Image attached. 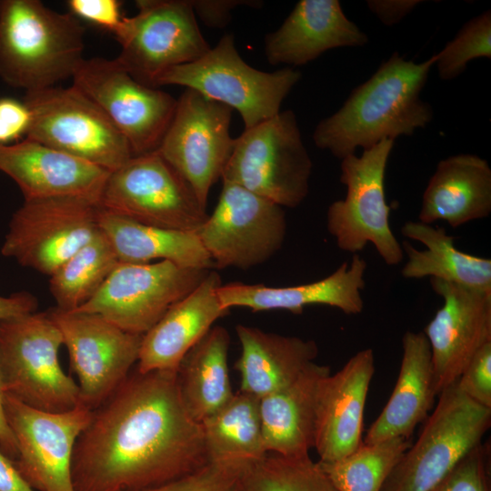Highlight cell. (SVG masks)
<instances>
[{
    "label": "cell",
    "instance_id": "5bb4252c",
    "mask_svg": "<svg viewBox=\"0 0 491 491\" xmlns=\"http://www.w3.org/2000/svg\"><path fill=\"white\" fill-rule=\"evenodd\" d=\"M209 271L169 261L119 262L94 297L75 311L99 315L126 332L143 336Z\"/></svg>",
    "mask_w": 491,
    "mask_h": 491
},
{
    "label": "cell",
    "instance_id": "1f68e13d",
    "mask_svg": "<svg viewBox=\"0 0 491 491\" xmlns=\"http://www.w3.org/2000/svg\"><path fill=\"white\" fill-rule=\"evenodd\" d=\"M208 462L255 461L267 453L264 447L260 399L239 391L201 423Z\"/></svg>",
    "mask_w": 491,
    "mask_h": 491
},
{
    "label": "cell",
    "instance_id": "8992f818",
    "mask_svg": "<svg viewBox=\"0 0 491 491\" xmlns=\"http://www.w3.org/2000/svg\"><path fill=\"white\" fill-rule=\"evenodd\" d=\"M312 167L296 115L286 110L235 138L221 179L295 208L308 194Z\"/></svg>",
    "mask_w": 491,
    "mask_h": 491
},
{
    "label": "cell",
    "instance_id": "74e56055",
    "mask_svg": "<svg viewBox=\"0 0 491 491\" xmlns=\"http://www.w3.org/2000/svg\"><path fill=\"white\" fill-rule=\"evenodd\" d=\"M430 491H491L489 444L474 448Z\"/></svg>",
    "mask_w": 491,
    "mask_h": 491
},
{
    "label": "cell",
    "instance_id": "8d00e7d4",
    "mask_svg": "<svg viewBox=\"0 0 491 491\" xmlns=\"http://www.w3.org/2000/svg\"><path fill=\"white\" fill-rule=\"evenodd\" d=\"M249 462L211 461L179 479L138 491H232L235 481Z\"/></svg>",
    "mask_w": 491,
    "mask_h": 491
},
{
    "label": "cell",
    "instance_id": "7a4b0ae2",
    "mask_svg": "<svg viewBox=\"0 0 491 491\" xmlns=\"http://www.w3.org/2000/svg\"><path fill=\"white\" fill-rule=\"evenodd\" d=\"M435 60L433 55L415 63L392 54L336 113L318 123L313 134L316 145L342 160L357 147L366 150L426 126L433 109L420 95Z\"/></svg>",
    "mask_w": 491,
    "mask_h": 491
},
{
    "label": "cell",
    "instance_id": "277c9868",
    "mask_svg": "<svg viewBox=\"0 0 491 491\" xmlns=\"http://www.w3.org/2000/svg\"><path fill=\"white\" fill-rule=\"evenodd\" d=\"M62 346V335L48 311L0 321V368L5 395L51 413L80 405L78 386L60 365Z\"/></svg>",
    "mask_w": 491,
    "mask_h": 491
},
{
    "label": "cell",
    "instance_id": "9a60e30c",
    "mask_svg": "<svg viewBox=\"0 0 491 491\" xmlns=\"http://www.w3.org/2000/svg\"><path fill=\"white\" fill-rule=\"evenodd\" d=\"M98 208L77 197L24 201L11 217L1 254L50 276L99 231Z\"/></svg>",
    "mask_w": 491,
    "mask_h": 491
},
{
    "label": "cell",
    "instance_id": "d6986e66",
    "mask_svg": "<svg viewBox=\"0 0 491 491\" xmlns=\"http://www.w3.org/2000/svg\"><path fill=\"white\" fill-rule=\"evenodd\" d=\"M443 306L426 326L437 396L491 343V292L430 278Z\"/></svg>",
    "mask_w": 491,
    "mask_h": 491
},
{
    "label": "cell",
    "instance_id": "7c38bea8",
    "mask_svg": "<svg viewBox=\"0 0 491 491\" xmlns=\"http://www.w3.org/2000/svg\"><path fill=\"white\" fill-rule=\"evenodd\" d=\"M117 40V62L139 83L155 87L168 69L194 62L211 47L189 0H137Z\"/></svg>",
    "mask_w": 491,
    "mask_h": 491
},
{
    "label": "cell",
    "instance_id": "44dd1931",
    "mask_svg": "<svg viewBox=\"0 0 491 491\" xmlns=\"http://www.w3.org/2000/svg\"><path fill=\"white\" fill-rule=\"evenodd\" d=\"M375 372L371 348L355 354L319 388L315 445L319 461L334 462L363 444V423L368 389Z\"/></svg>",
    "mask_w": 491,
    "mask_h": 491
},
{
    "label": "cell",
    "instance_id": "d4e9b609",
    "mask_svg": "<svg viewBox=\"0 0 491 491\" xmlns=\"http://www.w3.org/2000/svg\"><path fill=\"white\" fill-rule=\"evenodd\" d=\"M396 383L381 413L368 428L363 443L411 436L424 422L437 396L431 350L423 332L406 331Z\"/></svg>",
    "mask_w": 491,
    "mask_h": 491
},
{
    "label": "cell",
    "instance_id": "ba28073f",
    "mask_svg": "<svg viewBox=\"0 0 491 491\" xmlns=\"http://www.w3.org/2000/svg\"><path fill=\"white\" fill-rule=\"evenodd\" d=\"M393 146V140H383L360 156L343 158L340 181L346 195L334 201L326 212L327 231L339 249L356 255L371 243L388 266H397L404 258L402 246L390 227L391 208L385 193L386 168Z\"/></svg>",
    "mask_w": 491,
    "mask_h": 491
},
{
    "label": "cell",
    "instance_id": "4fadbf2b",
    "mask_svg": "<svg viewBox=\"0 0 491 491\" xmlns=\"http://www.w3.org/2000/svg\"><path fill=\"white\" fill-rule=\"evenodd\" d=\"M222 182L217 205L195 233L218 268L261 265L283 246L284 207L236 184Z\"/></svg>",
    "mask_w": 491,
    "mask_h": 491
},
{
    "label": "cell",
    "instance_id": "f546056e",
    "mask_svg": "<svg viewBox=\"0 0 491 491\" xmlns=\"http://www.w3.org/2000/svg\"><path fill=\"white\" fill-rule=\"evenodd\" d=\"M98 225L112 243L120 262L169 261L210 270L214 263L195 231L142 225L99 206Z\"/></svg>",
    "mask_w": 491,
    "mask_h": 491
},
{
    "label": "cell",
    "instance_id": "7bdbcfd3",
    "mask_svg": "<svg viewBox=\"0 0 491 491\" xmlns=\"http://www.w3.org/2000/svg\"><path fill=\"white\" fill-rule=\"evenodd\" d=\"M368 8L386 25L397 24L407 15L419 0H371L366 2Z\"/></svg>",
    "mask_w": 491,
    "mask_h": 491
},
{
    "label": "cell",
    "instance_id": "ffe728a7",
    "mask_svg": "<svg viewBox=\"0 0 491 491\" xmlns=\"http://www.w3.org/2000/svg\"><path fill=\"white\" fill-rule=\"evenodd\" d=\"M0 171L16 183L25 201L77 197L98 205L110 174L27 137L0 145Z\"/></svg>",
    "mask_w": 491,
    "mask_h": 491
},
{
    "label": "cell",
    "instance_id": "8fae6325",
    "mask_svg": "<svg viewBox=\"0 0 491 491\" xmlns=\"http://www.w3.org/2000/svg\"><path fill=\"white\" fill-rule=\"evenodd\" d=\"M72 79L124 135L134 156L158 149L177 99L137 82L115 58H84Z\"/></svg>",
    "mask_w": 491,
    "mask_h": 491
},
{
    "label": "cell",
    "instance_id": "cb8c5ba5",
    "mask_svg": "<svg viewBox=\"0 0 491 491\" xmlns=\"http://www.w3.org/2000/svg\"><path fill=\"white\" fill-rule=\"evenodd\" d=\"M221 285L220 276L210 270L192 292L143 335L136 366L140 373L177 370L186 353L228 313L218 298Z\"/></svg>",
    "mask_w": 491,
    "mask_h": 491
},
{
    "label": "cell",
    "instance_id": "d6a6232c",
    "mask_svg": "<svg viewBox=\"0 0 491 491\" xmlns=\"http://www.w3.org/2000/svg\"><path fill=\"white\" fill-rule=\"evenodd\" d=\"M115 250L100 230L49 276L56 308L75 311L99 291L119 263Z\"/></svg>",
    "mask_w": 491,
    "mask_h": 491
},
{
    "label": "cell",
    "instance_id": "83f0119b",
    "mask_svg": "<svg viewBox=\"0 0 491 491\" xmlns=\"http://www.w3.org/2000/svg\"><path fill=\"white\" fill-rule=\"evenodd\" d=\"M241 355L235 362L240 391L259 399L293 383L316 358L314 340L286 336L237 325Z\"/></svg>",
    "mask_w": 491,
    "mask_h": 491
},
{
    "label": "cell",
    "instance_id": "f35d334b",
    "mask_svg": "<svg viewBox=\"0 0 491 491\" xmlns=\"http://www.w3.org/2000/svg\"><path fill=\"white\" fill-rule=\"evenodd\" d=\"M456 385L468 398L491 408V343L476 353Z\"/></svg>",
    "mask_w": 491,
    "mask_h": 491
},
{
    "label": "cell",
    "instance_id": "3957f363",
    "mask_svg": "<svg viewBox=\"0 0 491 491\" xmlns=\"http://www.w3.org/2000/svg\"><path fill=\"white\" fill-rule=\"evenodd\" d=\"M85 27L39 0L0 1V77L25 94L73 77L84 60Z\"/></svg>",
    "mask_w": 491,
    "mask_h": 491
},
{
    "label": "cell",
    "instance_id": "ee69618b",
    "mask_svg": "<svg viewBox=\"0 0 491 491\" xmlns=\"http://www.w3.org/2000/svg\"><path fill=\"white\" fill-rule=\"evenodd\" d=\"M37 307L36 297L25 291L0 296V321L36 312Z\"/></svg>",
    "mask_w": 491,
    "mask_h": 491
},
{
    "label": "cell",
    "instance_id": "836d02e7",
    "mask_svg": "<svg viewBox=\"0 0 491 491\" xmlns=\"http://www.w3.org/2000/svg\"><path fill=\"white\" fill-rule=\"evenodd\" d=\"M411 443L406 437L363 443L341 459L318 464L337 491H381Z\"/></svg>",
    "mask_w": 491,
    "mask_h": 491
},
{
    "label": "cell",
    "instance_id": "6da1fadb",
    "mask_svg": "<svg viewBox=\"0 0 491 491\" xmlns=\"http://www.w3.org/2000/svg\"><path fill=\"white\" fill-rule=\"evenodd\" d=\"M207 460L203 428L185 410L176 371L130 372L76 439L75 491H138L179 479Z\"/></svg>",
    "mask_w": 491,
    "mask_h": 491
},
{
    "label": "cell",
    "instance_id": "30bf717a",
    "mask_svg": "<svg viewBox=\"0 0 491 491\" xmlns=\"http://www.w3.org/2000/svg\"><path fill=\"white\" fill-rule=\"evenodd\" d=\"M99 206L136 223L196 231L208 215L189 184L157 152L133 156L111 172Z\"/></svg>",
    "mask_w": 491,
    "mask_h": 491
},
{
    "label": "cell",
    "instance_id": "60d3db41",
    "mask_svg": "<svg viewBox=\"0 0 491 491\" xmlns=\"http://www.w3.org/2000/svg\"><path fill=\"white\" fill-rule=\"evenodd\" d=\"M31 112L24 101L12 97L0 98V145L18 142L27 135L31 125Z\"/></svg>",
    "mask_w": 491,
    "mask_h": 491
},
{
    "label": "cell",
    "instance_id": "4dcf8cb0",
    "mask_svg": "<svg viewBox=\"0 0 491 491\" xmlns=\"http://www.w3.org/2000/svg\"><path fill=\"white\" fill-rule=\"evenodd\" d=\"M229 343L227 330L214 326L186 353L177 367L183 405L198 423L234 396L227 365Z\"/></svg>",
    "mask_w": 491,
    "mask_h": 491
},
{
    "label": "cell",
    "instance_id": "ab89813d",
    "mask_svg": "<svg viewBox=\"0 0 491 491\" xmlns=\"http://www.w3.org/2000/svg\"><path fill=\"white\" fill-rule=\"evenodd\" d=\"M67 5L75 17L102 27L115 36L122 35L126 17L122 15L117 0H69Z\"/></svg>",
    "mask_w": 491,
    "mask_h": 491
},
{
    "label": "cell",
    "instance_id": "f1b7e54d",
    "mask_svg": "<svg viewBox=\"0 0 491 491\" xmlns=\"http://www.w3.org/2000/svg\"><path fill=\"white\" fill-rule=\"evenodd\" d=\"M402 235L426 246L419 250L404 241L407 261L401 269L406 279L430 277L491 292V260L465 253L455 246V236L440 226L420 221H406Z\"/></svg>",
    "mask_w": 491,
    "mask_h": 491
},
{
    "label": "cell",
    "instance_id": "2e32d148",
    "mask_svg": "<svg viewBox=\"0 0 491 491\" xmlns=\"http://www.w3.org/2000/svg\"><path fill=\"white\" fill-rule=\"evenodd\" d=\"M232 113L229 106L186 88L156 150L205 207L210 189L221 179L234 149Z\"/></svg>",
    "mask_w": 491,
    "mask_h": 491
},
{
    "label": "cell",
    "instance_id": "4316f807",
    "mask_svg": "<svg viewBox=\"0 0 491 491\" xmlns=\"http://www.w3.org/2000/svg\"><path fill=\"white\" fill-rule=\"evenodd\" d=\"M330 374L311 363L289 386L260 399L264 447L284 456H308L314 447L320 385Z\"/></svg>",
    "mask_w": 491,
    "mask_h": 491
},
{
    "label": "cell",
    "instance_id": "9c48e42d",
    "mask_svg": "<svg viewBox=\"0 0 491 491\" xmlns=\"http://www.w3.org/2000/svg\"><path fill=\"white\" fill-rule=\"evenodd\" d=\"M24 102L32 116L25 136L29 139L110 173L134 156L106 115L74 85L25 94Z\"/></svg>",
    "mask_w": 491,
    "mask_h": 491
},
{
    "label": "cell",
    "instance_id": "484cf974",
    "mask_svg": "<svg viewBox=\"0 0 491 491\" xmlns=\"http://www.w3.org/2000/svg\"><path fill=\"white\" fill-rule=\"evenodd\" d=\"M491 213V168L478 155L459 154L438 162L423 193L418 221L458 227Z\"/></svg>",
    "mask_w": 491,
    "mask_h": 491
},
{
    "label": "cell",
    "instance_id": "603a6c76",
    "mask_svg": "<svg viewBox=\"0 0 491 491\" xmlns=\"http://www.w3.org/2000/svg\"><path fill=\"white\" fill-rule=\"evenodd\" d=\"M367 35L345 15L337 0H301L265 37L270 65H303L327 50L365 45Z\"/></svg>",
    "mask_w": 491,
    "mask_h": 491
},
{
    "label": "cell",
    "instance_id": "bcb514c9",
    "mask_svg": "<svg viewBox=\"0 0 491 491\" xmlns=\"http://www.w3.org/2000/svg\"><path fill=\"white\" fill-rule=\"evenodd\" d=\"M5 389L0 368V449L11 459L15 460L17 456V448L15 436L7 423L5 407Z\"/></svg>",
    "mask_w": 491,
    "mask_h": 491
},
{
    "label": "cell",
    "instance_id": "d590c367",
    "mask_svg": "<svg viewBox=\"0 0 491 491\" xmlns=\"http://www.w3.org/2000/svg\"><path fill=\"white\" fill-rule=\"evenodd\" d=\"M491 57V12L470 19L443 49L435 54V65L443 80L460 75L476 58Z\"/></svg>",
    "mask_w": 491,
    "mask_h": 491
},
{
    "label": "cell",
    "instance_id": "f6af8a7d",
    "mask_svg": "<svg viewBox=\"0 0 491 491\" xmlns=\"http://www.w3.org/2000/svg\"><path fill=\"white\" fill-rule=\"evenodd\" d=\"M0 491H35L19 473L15 461L0 449Z\"/></svg>",
    "mask_w": 491,
    "mask_h": 491
},
{
    "label": "cell",
    "instance_id": "52a82bcc",
    "mask_svg": "<svg viewBox=\"0 0 491 491\" xmlns=\"http://www.w3.org/2000/svg\"><path fill=\"white\" fill-rule=\"evenodd\" d=\"M438 396L417 439L381 491H430L482 443L491 426V408L468 398L456 383Z\"/></svg>",
    "mask_w": 491,
    "mask_h": 491
},
{
    "label": "cell",
    "instance_id": "5b68a950",
    "mask_svg": "<svg viewBox=\"0 0 491 491\" xmlns=\"http://www.w3.org/2000/svg\"><path fill=\"white\" fill-rule=\"evenodd\" d=\"M300 78L292 67L267 73L250 66L237 52L234 35L227 34L197 60L163 73L155 87L176 85L195 90L238 111L249 129L277 115Z\"/></svg>",
    "mask_w": 491,
    "mask_h": 491
},
{
    "label": "cell",
    "instance_id": "7402d4cb",
    "mask_svg": "<svg viewBox=\"0 0 491 491\" xmlns=\"http://www.w3.org/2000/svg\"><path fill=\"white\" fill-rule=\"evenodd\" d=\"M366 267V261L356 254L331 275L312 283L275 287L234 282L222 284L217 295L227 310L239 306L254 312L286 310L301 314L308 306L324 305L346 315H357L364 309L362 291Z\"/></svg>",
    "mask_w": 491,
    "mask_h": 491
},
{
    "label": "cell",
    "instance_id": "e0dca14e",
    "mask_svg": "<svg viewBox=\"0 0 491 491\" xmlns=\"http://www.w3.org/2000/svg\"><path fill=\"white\" fill-rule=\"evenodd\" d=\"M77 376L80 405L97 408L137 363L143 336L126 332L96 314L47 310Z\"/></svg>",
    "mask_w": 491,
    "mask_h": 491
},
{
    "label": "cell",
    "instance_id": "b9f144b4",
    "mask_svg": "<svg viewBox=\"0 0 491 491\" xmlns=\"http://www.w3.org/2000/svg\"><path fill=\"white\" fill-rule=\"evenodd\" d=\"M190 1V0H189ZM195 15L210 27L222 28L231 19V12L239 5L260 6V1L246 0H193L190 1Z\"/></svg>",
    "mask_w": 491,
    "mask_h": 491
},
{
    "label": "cell",
    "instance_id": "e575fe53",
    "mask_svg": "<svg viewBox=\"0 0 491 491\" xmlns=\"http://www.w3.org/2000/svg\"><path fill=\"white\" fill-rule=\"evenodd\" d=\"M232 491H337L309 455H266L246 465Z\"/></svg>",
    "mask_w": 491,
    "mask_h": 491
},
{
    "label": "cell",
    "instance_id": "ac0fdd59",
    "mask_svg": "<svg viewBox=\"0 0 491 491\" xmlns=\"http://www.w3.org/2000/svg\"><path fill=\"white\" fill-rule=\"evenodd\" d=\"M4 407L15 436V464L35 491H75L72 457L77 437L92 411L82 405L51 413L33 408L5 395Z\"/></svg>",
    "mask_w": 491,
    "mask_h": 491
}]
</instances>
